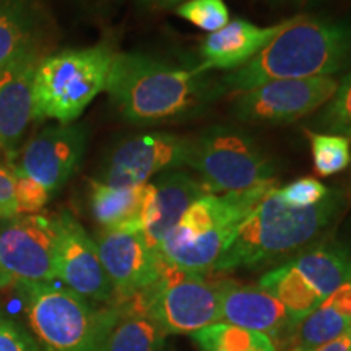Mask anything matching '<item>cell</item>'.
Listing matches in <instances>:
<instances>
[{"label": "cell", "mask_w": 351, "mask_h": 351, "mask_svg": "<svg viewBox=\"0 0 351 351\" xmlns=\"http://www.w3.org/2000/svg\"><path fill=\"white\" fill-rule=\"evenodd\" d=\"M346 205L345 192L330 189L317 205L296 208L285 204L278 187H275L241 221L231 244L215 263L213 271L226 274L254 269L296 256L326 234L345 212Z\"/></svg>", "instance_id": "6da1fadb"}, {"label": "cell", "mask_w": 351, "mask_h": 351, "mask_svg": "<svg viewBox=\"0 0 351 351\" xmlns=\"http://www.w3.org/2000/svg\"><path fill=\"white\" fill-rule=\"evenodd\" d=\"M204 73L138 52H121L114 56L106 91L125 121L163 124L197 116L213 101L215 86Z\"/></svg>", "instance_id": "7a4b0ae2"}, {"label": "cell", "mask_w": 351, "mask_h": 351, "mask_svg": "<svg viewBox=\"0 0 351 351\" xmlns=\"http://www.w3.org/2000/svg\"><path fill=\"white\" fill-rule=\"evenodd\" d=\"M351 64V25L296 16L244 67L226 73L223 88L234 91L275 80L332 77Z\"/></svg>", "instance_id": "3957f363"}, {"label": "cell", "mask_w": 351, "mask_h": 351, "mask_svg": "<svg viewBox=\"0 0 351 351\" xmlns=\"http://www.w3.org/2000/svg\"><path fill=\"white\" fill-rule=\"evenodd\" d=\"M276 187L275 179L228 194L195 200L178 226L158 245V256L173 269L205 275L231 244L241 221Z\"/></svg>", "instance_id": "277c9868"}, {"label": "cell", "mask_w": 351, "mask_h": 351, "mask_svg": "<svg viewBox=\"0 0 351 351\" xmlns=\"http://www.w3.org/2000/svg\"><path fill=\"white\" fill-rule=\"evenodd\" d=\"M25 314L44 351H98L119 315V306H95L54 283L19 285Z\"/></svg>", "instance_id": "5b68a950"}, {"label": "cell", "mask_w": 351, "mask_h": 351, "mask_svg": "<svg viewBox=\"0 0 351 351\" xmlns=\"http://www.w3.org/2000/svg\"><path fill=\"white\" fill-rule=\"evenodd\" d=\"M116 52L104 44L67 49L39 60L33 82V121L72 124L106 91Z\"/></svg>", "instance_id": "8992f818"}, {"label": "cell", "mask_w": 351, "mask_h": 351, "mask_svg": "<svg viewBox=\"0 0 351 351\" xmlns=\"http://www.w3.org/2000/svg\"><path fill=\"white\" fill-rule=\"evenodd\" d=\"M189 168L207 194H228L275 179V166L247 132L213 125L192 140Z\"/></svg>", "instance_id": "52a82bcc"}, {"label": "cell", "mask_w": 351, "mask_h": 351, "mask_svg": "<svg viewBox=\"0 0 351 351\" xmlns=\"http://www.w3.org/2000/svg\"><path fill=\"white\" fill-rule=\"evenodd\" d=\"M351 280V247L319 243L262 276L258 287L274 295L298 322Z\"/></svg>", "instance_id": "ba28073f"}, {"label": "cell", "mask_w": 351, "mask_h": 351, "mask_svg": "<svg viewBox=\"0 0 351 351\" xmlns=\"http://www.w3.org/2000/svg\"><path fill=\"white\" fill-rule=\"evenodd\" d=\"M223 283L225 278L191 274L165 263L160 278L134 300L168 335H192L219 322Z\"/></svg>", "instance_id": "9c48e42d"}, {"label": "cell", "mask_w": 351, "mask_h": 351, "mask_svg": "<svg viewBox=\"0 0 351 351\" xmlns=\"http://www.w3.org/2000/svg\"><path fill=\"white\" fill-rule=\"evenodd\" d=\"M56 218L34 213L13 218L0 231V287L56 282Z\"/></svg>", "instance_id": "30bf717a"}, {"label": "cell", "mask_w": 351, "mask_h": 351, "mask_svg": "<svg viewBox=\"0 0 351 351\" xmlns=\"http://www.w3.org/2000/svg\"><path fill=\"white\" fill-rule=\"evenodd\" d=\"M337 88L339 82L333 77L269 82L238 91L232 101V112L244 122L289 124L326 106Z\"/></svg>", "instance_id": "8fae6325"}, {"label": "cell", "mask_w": 351, "mask_h": 351, "mask_svg": "<svg viewBox=\"0 0 351 351\" xmlns=\"http://www.w3.org/2000/svg\"><path fill=\"white\" fill-rule=\"evenodd\" d=\"M192 140L173 132H145L112 148L96 181L114 187H132L152 178L187 166Z\"/></svg>", "instance_id": "7c38bea8"}, {"label": "cell", "mask_w": 351, "mask_h": 351, "mask_svg": "<svg viewBox=\"0 0 351 351\" xmlns=\"http://www.w3.org/2000/svg\"><path fill=\"white\" fill-rule=\"evenodd\" d=\"M96 247L106 275L114 288L116 301L140 295L160 278L165 262L135 228H103Z\"/></svg>", "instance_id": "4fadbf2b"}, {"label": "cell", "mask_w": 351, "mask_h": 351, "mask_svg": "<svg viewBox=\"0 0 351 351\" xmlns=\"http://www.w3.org/2000/svg\"><path fill=\"white\" fill-rule=\"evenodd\" d=\"M56 278L78 295L101 304H114V288L101 263L95 239L69 212L56 215Z\"/></svg>", "instance_id": "5bb4252c"}, {"label": "cell", "mask_w": 351, "mask_h": 351, "mask_svg": "<svg viewBox=\"0 0 351 351\" xmlns=\"http://www.w3.org/2000/svg\"><path fill=\"white\" fill-rule=\"evenodd\" d=\"M219 322L262 333L274 343L276 351L295 346L300 327V322L287 307L267 289L226 278L219 298Z\"/></svg>", "instance_id": "9a60e30c"}, {"label": "cell", "mask_w": 351, "mask_h": 351, "mask_svg": "<svg viewBox=\"0 0 351 351\" xmlns=\"http://www.w3.org/2000/svg\"><path fill=\"white\" fill-rule=\"evenodd\" d=\"M86 148V130L80 125L59 124L43 130L23 148L19 168L56 194L75 173Z\"/></svg>", "instance_id": "2e32d148"}, {"label": "cell", "mask_w": 351, "mask_h": 351, "mask_svg": "<svg viewBox=\"0 0 351 351\" xmlns=\"http://www.w3.org/2000/svg\"><path fill=\"white\" fill-rule=\"evenodd\" d=\"M38 52L0 69V150L12 155L33 121V82Z\"/></svg>", "instance_id": "e0dca14e"}, {"label": "cell", "mask_w": 351, "mask_h": 351, "mask_svg": "<svg viewBox=\"0 0 351 351\" xmlns=\"http://www.w3.org/2000/svg\"><path fill=\"white\" fill-rule=\"evenodd\" d=\"M285 21L274 26H257L244 19L230 20L202 43L200 72L238 70L249 64L280 33Z\"/></svg>", "instance_id": "ac0fdd59"}, {"label": "cell", "mask_w": 351, "mask_h": 351, "mask_svg": "<svg viewBox=\"0 0 351 351\" xmlns=\"http://www.w3.org/2000/svg\"><path fill=\"white\" fill-rule=\"evenodd\" d=\"M153 202L143 226L147 243L158 252V245L178 226L187 208L207 195L204 186L194 176L182 169H171L158 174L152 181Z\"/></svg>", "instance_id": "d6986e66"}, {"label": "cell", "mask_w": 351, "mask_h": 351, "mask_svg": "<svg viewBox=\"0 0 351 351\" xmlns=\"http://www.w3.org/2000/svg\"><path fill=\"white\" fill-rule=\"evenodd\" d=\"M153 202L152 182L132 187H114L91 181L90 204L96 221L103 228L143 230Z\"/></svg>", "instance_id": "ffe728a7"}, {"label": "cell", "mask_w": 351, "mask_h": 351, "mask_svg": "<svg viewBox=\"0 0 351 351\" xmlns=\"http://www.w3.org/2000/svg\"><path fill=\"white\" fill-rule=\"evenodd\" d=\"M43 21L39 0H0V69L38 52Z\"/></svg>", "instance_id": "44dd1931"}, {"label": "cell", "mask_w": 351, "mask_h": 351, "mask_svg": "<svg viewBox=\"0 0 351 351\" xmlns=\"http://www.w3.org/2000/svg\"><path fill=\"white\" fill-rule=\"evenodd\" d=\"M114 304L119 306V315L98 351H166L169 335L134 298Z\"/></svg>", "instance_id": "7402d4cb"}, {"label": "cell", "mask_w": 351, "mask_h": 351, "mask_svg": "<svg viewBox=\"0 0 351 351\" xmlns=\"http://www.w3.org/2000/svg\"><path fill=\"white\" fill-rule=\"evenodd\" d=\"M351 328V280L326 298L302 319L298 327L295 346L314 351Z\"/></svg>", "instance_id": "603a6c76"}, {"label": "cell", "mask_w": 351, "mask_h": 351, "mask_svg": "<svg viewBox=\"0 0 351 351\" xmlns=\"http://www.w3.org/2000/svg\"><path fill=\"white\" fill-rule=\"evenodd\" d=\"M192 339L200 346V351H276L262 333L221 322L192 333Z\"/></svg>", "instance_id": "cb8c5ba5"}, {"label": "cell", "mask_w": 351, "mask_h": 351, "mask_svg": "<svg viewBox=\"0 0 351 351\" xmlns=\"http://www.w3.org/2000/svg\"><path fill=\"white\" fill-rule=\"evenodd\" d=\"M315 173L322 178L339 174L351 163L350 138L326 132L306 130Z\"/></svg>", "instance_id": "d4e9b609"}, {"label": "cell", "mask_w": 351, "mask_h": 351, "mask_svg": "<svg viewBox=\"0 0 351 351\" xmlns=\"http://www.w3.org/2000/svg\"><path fill=\"white\" fill-rule=\"evenodd\" d=\"M315 127L326 134L351 138V72L339 82L335 95L315 119Z\"/></svg>", "instance_id": "484cf974"}, {"label": "cell", "mask_w": 351, "mask_h": 351, "mask_svg": "<svg viewBox=\"0 0 351 351\" xmlns=\"http://www.w3.org/2000/svg\"><path fill=\"white\" fill-rule=\"evenodd\" d=\"M176 13L207 33L218 32L230 21L225 0H186L176 7Z\"/></svg>", "instance_id": "4316f807"}, {"label": "cell", "mask_w": 351, "mask_h": 351, "mask_svg": "<svg viewBox=\"0 0 351 351\" xmlns=\"http://www.w3.org/2000/svg\"><path fill=\"white\" fill-rule=\"evenodd\" d=\"M12 169L15 176V200L19 215L21 217V215L39 213V210H43L47 200L51 199V194L41 184L26 176L19 166L15 168L12 166Z\"/></svg>", "instance_id": "83f0119b"}, {"label": "cell", "mask_w": 351, "mask_h": 351, "mask_svg": "<svg viewBox=\"0 0 351 351\" xmlns=\"http://www.w3.org/2000/svg\"><path fill=\"white\" fill-rule=\"evenodd\" d=\"M278 192L285 204L296 208H307L326 199L330 189L314 178H301L287 187H278Z\"/></svg>", "instance_id": "f1b7e54d"}, {"label": "cell", "mask_w": 351, "mask_h": 351, "mask_svg": "<svg viewBox=\"0 0 351 351\" xmlns=\"http://www.w3.org/2000/svg\"><path fill=\"white\" fill-rule=\"evenodd\" d=\"M0 351H41L32 333L13 320L0 315Z\"/></svg>", "instance_id": "f546056e"}, {"label": "cell", "mask_w": 351, "mask_h": 351, "mask_svg": "<svg viewBox=\"0 0 351 351\" xmlns=\"http://www.w3.org/2000/svg\"><path fill=\"white\" fill-rule=\"evenodd\" d=\"M20 217L15 200V176L13 169L0 165V218Z\"/></svg>", "instance_id": "4dcf8cb0"}, {"label": "cell", "mask_w": 351, "mask_h": 351, "mask_svg": "<svg viewBox=\"0 0 351 351\" xmlns=\"http://www.w3.org/2000/svg\"><path fill=\"white\" fill-rule=\"evenodd\" d=\"M314 351H351V328L345 333H341L337 339L320 345L319 348Z\"/></svg>", "instance_id": "1f68e13d"}, {"label": "cell", "mask_w": 351, "mask_h": 351, "mask_svg": "<svg viewBox=\"0 0 351 351\" xmlns=\"http://www.w3.org/2000/svg\"><path fill=\"white\" fill-rule=\"evenodd\" d=\"M143 5L156 7V8H168L173 5H179V3L186 2V0H140Z\"/></svg>", "instance_id": "d6a6232c"}, {"label": "cell", "mask_w": 351, "mask_h": 351, "mask_svg": "<svg viewBox=\"0 0 351 351\" xmlns=\"http://www.w3.org/2000/svg\"><path fill=\"white\" fill-rule=\"evenodd\" d=\"M288 351H302L301 348H298V346H293V348L291 350H288Z\"/></svg>", "instance_id": "836d02e7"}]
</instances>
